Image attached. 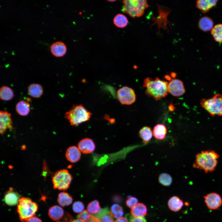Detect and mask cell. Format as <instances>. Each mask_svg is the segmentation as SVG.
<instances>
[{"label":"cell","mask_w":222,"mask_h":222,"mask_svg":"<svg viewBox=\"0 0 222 222\" xmlns=\"http://www.w3.org/2000/svg\"><path fill=\"white\" fill-rule=\"evenodd\" d=\"M219 157V154L214 150L202 151L196 155L193 167L206 173L212 172L217 166Z\"/></svg>","instance_id":"cell-1"},{"label":"cell","mask_w":222,"mask_h":222,"mask_svg":"<svg viewBox=\"0 0 222 222\" xmlns=\"http://www.w3.org/2000/svg\"><path fill=\"white\" fill-rule=\"evenodd\" d=\"M168 84L167 82L158 77L153 80L148 77L144 81L143 87L146 88V94L157 101L167 95Z\"/></svg>","instance_id":"cell-2"},{"label":"cell","mask_w":222,"mask_h":222,"mask_svg":"<svg viewBox=\"0 0 222 222\" xmlns=\"http://www.w3.org/2000/svg\"><path fill=\"white\" fill-rule=\"evenodd\" d=\"M92 113L82 104L74 105L64 114L65 118L71 125L76 126L89 120Z\"/></svg>","instance_id":"cell-3"},{"label":"cell","mask_w":222,"mask_h":222,"mask_svg":"<svg viewBox=\"0 0 222 222\" xmlns=\"http://www.w3.org/2000/svg\"><path fill=\"white\" fill-rule=\"evenodd\" d=\"M38 208L37 204L30 198H21L19 200L17 209L20 220L22 222H26L35 216Z\"/></svg>","instance_id":"cell-4"},{"label":"cell","mask_w":222,"mask_h":222,"mask_svg":"<svg viewBox=\"0 0 222 222\" xmlns=\"http://www.w3.org/2000/svg\"><path fill=\"white\" fill-rule=\"evenodd\" d=\"M122 3L121 10L133 18L141 16L149 6L146 0H125Z\"/></svg>","instance_id":"cell-5"},{"label":"cell","mask_w":222,"mask_h":222,"mask_svg":"<svg viewBox=\"0 0 222 222\" xmlns=\"http://www.w3.org/2000/svg\"><path fill=\"white\" fill-rule=\"evenodd\" d=\"M200 104L212 116H222V94H217L210 98L203 99Z\"/></svg>","instance_id":"cell-6"},{"label":"cell","mask_w":222,"mask_h":222,"mask_svg":"<svg viewBox=\"0 0 222 222\" xmlns=\"http://www.w3.org/2000/svg\"><path fill=\"white\" fill-rule=\"evenodd\" d=\"M72 179V175L67 170L58 171L52 177L53 187L60 190H66L69 188Z\"/></svg>","instance_id":"cell-7"},{"label":"cell","mask_w":222,"mask_h":222,"mask_svg":"<svg viewBox=\"0 0 222 222\" xmlns=\"http://www.w3.org/2000/svg\"><path fill=\"white\" fill-rule=\"evenodd\" d=\"M158 15L156 18L153 17L152 19L154 22L151 25L156 24L158 28V30L160 28H162L164 29L168 30L167 25L168 24L170 26V22L167 19L168 14L171 12L170 8L159 5H157Z\"/></svg>","instance_id":"cell-8"},{"label":"cell","mask_w":222,"mask_h":222,"mask_svg":"<svg viewBox=\"0 0 222 222\" xmlns=\"http://www.w3.org/2000/svg\"><path fill=\"white\" fill-rule=\"evenodd\" d=\"M117 96L120 102L123 105H130L136 100L134 91L127 86H124L119 88L117 91Z\"/></svg>","instance_id":"cell-9"},{"label":"cell","mask_w":222,"mask_h":222,"mask_svg":"<svg viewBox=\"0 0 222 222\" xmlns=\"http://www.w3.org/2000/svg\"><path fill=\"white\" fill-rule=\"evenodd\" d=\"M204 198L206 205L210 210L217 209L222 204V199L216 192L208 193L204 196Z\"/></svg>","instance_id":"cell-10"},{"label":"cell","mask_w":222,"mask_h":222,"mask_svg":"<svg viewBox=\"0 0 222 222\" xmlns=\"http://www.w3.org/2000/svg\"><path fill=\"white\" fill-rule=\"evenodd\" d=\"M167 90L172 96L177 97L182 96L185 92L183 82L178 79L170 81L168 85Z\"/></svg>","instance_id":"cell-11"},{"label":"cell","mask_w":222,"mask_h":222,"mask_svg":"<svg viewBox=\"0 0 222 222\" xmlns=\"http://www.w3.org/2000/svg\"><path fill=\"white\" fill-rule=\"evenodd\" d=\"M0 133L3 134L7 129H13L11 114L6 111L0 112Z\"/></svg>","instance_id":"cell-12"},{"label":"cell","mask_w":222,"mask_h":222,"mask_svg":"<svg viewBox=\"0 0 222 222\" xmlns=\"http://www.w3.org/2000/svg\"><path fill=\"white\" fill-rule=\"evenodd\" d=\"M20 198L18 193L13 188L10 187L5 193L4 200L6 204L13 206L18 204Z\"/></svg>","instance_id":"cell-13"},{"label":"cell","mask_w":222,"mask_h":222,"mask_svg":"<svg viewBox=\"0 0 222 222\" xmlns=\"http://www.w3.org/2000/svg\"><path fill=\"white\" fill-rule=\"evenodd\" d=\"M78 147L80 151L84 154L93 152L95 149V145L90 138H85L80 140L78 143Z\"/></svg>","instance_id":"cell-14"},{"label":"cell","mask_w":222,"mask_h":222,"mask_svg":"<svg viewBox=\"0 0 222 222\" xmlns=\"http://www.w3.org/2000/svg\"><path fill=\"white\" fill-rule=\"evenodd\" d=\"M81 156V151L76 146H72L68 147L65 153V157L67 160L73 163L79 161Z\"/></svg>","instance_id":"cell-15"},{"label":"cell","mask_w":222,"mask_h":222,"mask_svg":"<svg viewBox=\"0 0 222 222\" xmlns=\"http://www.w3.org/2000/svg\"><path fill=\"white\" fill-rule=\"evenodd\" d=\"M67 48L65 44L61 42L57 41L53 43L50 46V51L55 56L60 57L66 53Z\"/></svg>","instance_id":"cell-16"},{"label":"cell","mask_w":222,"mask_h":222,"mask_svg":"<svg viewBox=\"0 0 222 222\" xmlns=\"http://www.w3.org/2000/svg\"><path fill=\"white\" fill-rule=\"evenodd\" d=\"M216 0H198L196 2V7L202 13H205L217 4Z\"/></svg>","instance_id":"cell-17"},{"label":"cell","mask_w":222,"mask_h":222,"mask_svg":"<svg viewBox=\"0 0 222 222\" xmlns=\"http://www.w3.org/2000/svg\"><path fill=\"white\" fill-rule=\"evenodd\" d=\"M48 214L52 220L57 222H60L64 216L63 209L60 207L56 205L50 208Z\"/></svg>","instance_id":"cell-18"},{"label":"cell","mask_w":222,"mask_h":222,"mask_svg":"<svg viewBox=\"0 0 222 222\" xmlns=\"http://www.w3.org/2000/svg\"><path fill=\"white\" fill-rule=\"evenodd\" d=\"M147 208L143 203H138L131 208V214L135 217L143 218L146 215Z\"/></svg>","instance_id":"cell-19"},{"label":"cell","mask_w":222,"mask_h":222,"mask_svg":"<svg viewBox=\"0 0 222 222\" xmlns=\"http://www.w3.org/2000/svg\"><path fill=\"white\" fill-rule=\"evenodd\" d=\"M198 25L200 30L204 32H207L211 30L212 29L214 22L210 17L204 16L200 19Z\"/></svg>","instance_id":"cell-20"},{"label":"cell","mask_w":222,"mask_h":222,"mask_svg":"<svg viewBox=\"0 0 222 222\" xmlns=\"http://www.w3.org/2000/svg\"><path fill=\"white\" fill-rule=\"evenodd\" d=\"M183 203L179 197L174 196L171 198L168 201V206L170 210L174 212L179 211L183 207Z\"/></svg>","instance_id":"cell-21"},{"label":"cell","mask_w":222,"mask_h":222,"mask_svg":"<svg viewBox=\"0 0 222 222\" xmlns=\"http://www.w3.org/2000/svg\"><path fill=\"white\" fill-rule=\"evenodd\" d=\"M27 91L30 96L35 98L40 97L43 93L42 86L37 83L30 84L27 88Z\"/></svg>","instance_id":"cell-22"},{"label":"cell","mask_w":222,"mask_h":222,"mask_svg":"<svg viewBox=\"0 0 222 222\" xmlns=\"http://www.w3.org/2000/svg\"><path fill=\"white\" fill-rule=\"evenodd\" d=\"M30 109V104L24 100L19 101L16 104L15 110L17 113L21 116H26L29 113Z\"/></svg>","instance_id":"cell-23"},{"label":"cell","mask_w":222,"mask_h":222,"mask_svg":"<svg viewBox=\"0 0 222 222\" xmlns=\"http://www.w3.org/2000/svg\"><path fill=\"white\" fill-rule=\"evenodd\" d=\"M167 132V130L165 125L162 124H158L154 127L153 134L156 139L162 140L165 138Z\"/></svg>","instance_id":"cell-24"},{"label":"cell","mask_w":222,"mask_h":222,"mask_svg":"<svg viewBox=\"0 0 222 222\" xmlns=\"http://www.w3.org/2000/svg\"><path fill=\"white\" fill-rule=\"evenodd\" d=\"M139 136L142 140L143 143L146 144L152 138L153 133L150 127L144 126L140 130L139 132Z\"/></svg>","instance_id":"cell-25"},{"label":"cell","mask_w":222,"mask_h":222,"mask_svg":"<svg viewBox=\"0 0 222 222\" xmlns=\"http://www.w3.org/2000/svg\"><path fill=\"white\" fill-rule=\"evenodd\" d=\"M95 216L100 220L101 222H113L110 212L107 207L101 209Z\"/></svg>","instance_id":"cell-26"},{"label":"cell","mask_w":222,"mask_h":222,"mask_svg":"<svg viewBox=\"0 0 222 222\" xmlns=\"http://www.w3.org/2000/svg\"><path fill=\"white\" fill-rule=\"evenodd\" d=\"M14 93L12 90L6 86H2L0 90V99L4 101H8L13 98Z\"/></svg>","instance_id":"cell-27"},{"label":"cell","mask_w":222,"mask_h":222,"mask_svg":"<svg viewBox=\"0 0 222 222\" xmlns=\"http://www.w3.org/2000/svg\"><path fill=\"white\" fill-rule=\"evenodd\" d=\"M57 201L60 206L65 207L69 205L72 204V199L68 193L63 192L59 194Z\"/></svg>","instance_id":"cell-28"},{"label":"cell","mask_w":222,"mask_h":222,"mask_svg":"<svg viewBox=\"0 0 222 222\" xmlns=\"http://www.w3.org/2000/svg\"><path fill=\"white\" fill-rule=\"evenodd\" d=\"M211 32L216 41L222 43V24H218L215 25Z\"/></svg>","instance_id":"cell-29"},{"label":"cell","mask_w":222,"mask_h":222,"mask_svg":"<svg viewBox=\"0 0 222 222\" xmlns=\"http://www.w3.org/2000/svg\"><path fill=\"white\" fill-rule=\"evenodd\" d=\"M113 21L114 24L116 27L121 28L125 27L128 23L127 17L121 14H117L114 17Z\"/></svg>","instance_id":"cell-30"},{"label":"cell","mask_w":222,"mask_h":222,"mask_svg":"<svg viewBox=\"0 0 222 222\" xmlns=\"http://www.w3.org/2000/svg\"><path fill=\"white\" fill-rule=\"evenodd\" d=\"M159 183L165 186H170L172 182L171 176L168 174L163 173L161 174L158 178Z\"/></svg>","instance_id":"cell-31"},{"label":"cell","mask_w":222,"mask_h":222,"mask_svg":"<svg viewBox=\"0 0 222 222\" xmlns=\"http://www.w3.org/2000/svg\"><path fill=\"white\" fill-rule=\"evenodd\" d=\"M111 214L113 217L119 218L122 216L124 214L123 209L120 205L115 204L111 208Z\"/></svg>","instance_id":"cell-32"},{"label":"cell","mask_w":222,"mask_h":222,"mask_svg":"<svg viewBox=\"0 0 222 222\" xmlns=\"http://www.w3.org/2000/svg\"><path fill=\"white\" fill-rule=\"evenodd\" d=\"M87 209L90 213L94 214L98 213L101 210L99 202L96 200L89 203L87 206Z\"/></svg>","instance_id":"cell-33"},{"label":"cell","mask_w":222,"mask_h":222,"mask_svg":"<svg viewBox=\"0 0 222 222\" xmlns=\"http://www.w3.org/2000/svg\"><path fill=\"white\" fill-rule=\"evenodd\" d=\"M91 215L86 210H84L79 214L77 217L84 222H88L90 221Z\"/></svg>","instance_id":"cell-34"},{"label":"cell","mask_w":222,"mask_h":222,"mask_svg":"<svg viewBox=\"0 0 222 222\" xmlns=\"http://www.w3.org/2000/svg\"><path fill=\"white\" fill-rule=\"evenodd\" d=\"M84 208V205L81 201L75 202L72 205V209L76 213H79L83 210Z\"/></svg>","instance_id":"cell-35"},{"label":"cell","mask_w":222,"mask_h":222,"mask_svg":"<svg viewBox=\"0 0 222 222\" xmlns=\"http://www.w3.org/2000/svg\"><path fill=\"white\" fill-rule=\"evenodd\" d=\"M138 202V199L136 197L133 196L128 197L126 201L127 206L130 208H132Z\"/></svg>","instance_id":"cell-36"},{"label":"cell","mask_w":222,"mask_h":222,"mask_svg":"<svg viewBox=\"0 0 222 222\" xmlns=\"http://www.w3.org/2000/svg\"><path fill=\"white\" fill-rule=\"evenodd\" d=\"M130 222H146V221L144 217L137 218L131 216Z\"/></svg>","instance_id":"cell-37"},{"label":"cell","mask_w":222,"mask_h":222,"mask_svg":"<svg viewBox=\"0 0 222 222\" xmlns=\"http://www.w3.org/2000/svg\"><path fill=\"white\" fill-rule=\"evenodd\" d=\"M26 222H42V220L39 218L35 217H33L28 220Z\"/></svg>","instance_id":"cell-38"},{"label":"cell","mask_w":222,"mask_h":222,"mask_svg":"<svg viewBox=\"0 0 222 222\" xmlns=\"http://www.w3.org/2000/svg\"><path fill=\"white\" fill-rule=\"evenodd\" d=\"M114 222H128L127 218L125 217H122L116 219Z\"/></svg>","instance_id":"cell-39"},{"label":"cell","mask_w":222,"mask_h":222,"mask_svg":"<svg viewBox=\"0 0 222 222\" xmlns=\"http://www.w3.org/2000/svg\"><path fill=\"white\" fill-rule=\"evenodd\" d=\"M89 222H101L100 220L94 215H92Z\"/></svg>","instance_id":"cell-40"},{"label":"cell","mask_w":222,"mask_h":222,"mask_svg":"<svg viewBox=\"0 0 222 222\" xmlns=\"http://www.w3.org/2000/svg\"><path fill=\"white\" fill-rule=\"evenodd\" d=\"M168 108L170 110L173 111L174 110L175 107L172 104H171L169 105Z\"/></svg>","instance_id":"cell-41"},{"label":"cell","mask_w":222,"mask_h":222,"mask_svg":"<svg viewBox=\"0 0 222 222\" xmlns=\"http://www.w3.org/2000/svg\"><path fill=\"white\" fill-rule=\"evenodd\" d=\"M72 222H84L83 221L80 219H77L75 220L72 221Z\"/></svg>","instance_id":"cell-42"},{"label":"cell","mask_w":222,"mask_h":222,"mask_svg":"<svg viewBox=\"0 0 222 222\" xmlns=\"http://www.w3.org/2000/svg\"><path fill=\"white\" fill-rule=\"evenodd\" d=\"M176 74L174 72H172L171 73V75L172 77H175L176 76Z\"/></svg>","instance_id":"cell-43"},{"label":"cell","mask_w":222,"mask_h":222,"mask_svg":"<svg viewBox=\"0 0 222 222\" xmlns=\"http://www.w3.org/2000/svg\"><path fill=\"white\" fill-rule=\"evenodd\" d=\"M165 76V78H166L168 80H170L171 79V78L170 76L168 75H166Z\"/></svg>","instance_id":"cell-44"}]
</instances>
